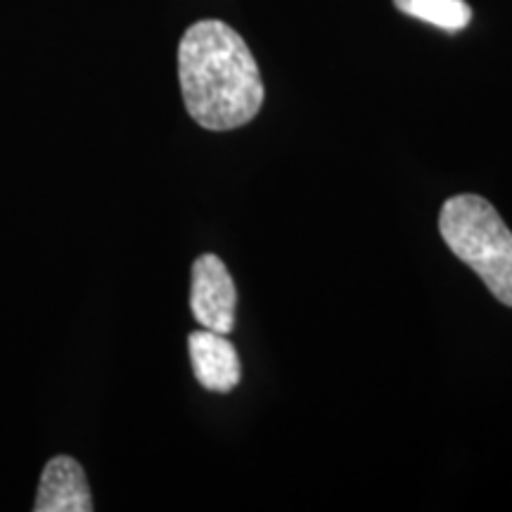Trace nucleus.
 <instances>
[{"instance_id": "1", "label": "nucleus", "mask_w": 512, "mask_h": 512, "mask_svg": "<svg viewBox=\"0 0 512 512\" xmlns=\"http://www.w3.org/2000/svg\"><path fill=\"white\" fill-rule=\"evenodd\" d=\"M178 79L185 110L207 131H233L264 105V81L252 50L219 19H202L178 46Z\"/></svg>"}, {"instance_id": "2", "label": "nucleus", "mask_w": 512, "mask_h": 512, "mask_svg": "<svg viewBox=\"0 0 512 512\" xmlns=\"http://www.w3.org/2000/svg\"><path fill=\"white\" fill-rule=\"evenodd\" d=\"M439 233L498 302L512 309V233L494 204L479 195L451 197L439 211Z\"/></svg>"}, {"instance_id": "3", "label": "nucleus", "mask_w": 512, "mask_h": 512, "mask_svg": "<svg viewBox=\"0 0 512 512\" xmlns=\"http://www.w3.org/2000/svg\"><path fill=\"white\" fill-rule=\"evenodd\" d=\"M238 290L233 275L216 254L197 256L192 264L190 311L202 328L228 335L235 328Z\"/></svg>"}, {"instance_id": "4", "label": "nucleus", "mask_w": 512, "mask_h": 512, "mask_svg": "<svg viewBox=\"0 0 512 512\" xmlns=\"http://www.w3.org/2000/svg\"><path fill=\"white\" fill-rule=\"evenodd\" d=\"M188 351L192 373L197 382L209 392L228 394L240 384L242 366L238 351L228 342L226 335L214 330H197L190 332Z\"/></svg>"}, {"instance_id": "5", "label": "nucleus", "mask_w": 512, "mask_h": 512, "mask_svg": "<svg viewBox=\"0 0 512 512\" xmlns=\"http://www.w3.org/2000/svg\"><path fill=\"white\" fill-rule=\"evenodd\" d=\"M36 512H91L93 496L79 460L55 456L43 467L34 503Z\"/></svg>"}, {"instance_id": "6", "label": "nucleus", "mask_w": 512, "mask_h": 512, "mask_svg": "<svg viewBox=\"0 0 512 512\" xmlns=\"http://www.w3.org/2000/svg\"><path fill=\"white\" fill-rule=\"evenodd\" d=\"M403 15L434 24L444 31H460L470 24L472 10L465 0H394Z\"/></svg>"}]
</instances>
